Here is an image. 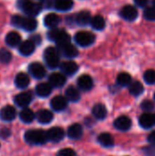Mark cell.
Here are the masks:
<instances>
[{
    "mask_svg": "<svg viewBox=\"0 0 155 156\" xmlns=\"http://www.w3.org/2000/svg\"><path fill=\"white\" fill-rule=\"evenodd\" d=\"M16 109L11 105H6L3 107L0 111V119L4 122H11L16 118Z\"/></svg>",
    "mask_w": 155,
    "mask_h": 156,
    "instance_id": "7c38bea8",
    "label": "cell"
},
{
    "mask_svg": "<svg viewBox=\"0 0 155 156\" xmlns=\"http://www.w3.org/2000/svg\"><path fill=\"white\" fill-rule=\"evenodd\" d=\"M148 141H149L150 144H155V131L152 132V133L149 134V136H148Z\"/></svg>",
    "mask_w": 155,
    "mask_h": 156,
    "instance_id": "b9f144b4",
    "label": "cell"
},
{
    "mask_svg": "<svg viewBox=\"0 0 155 156\" xmlns=\"http://www.w3.org/2000/svg\"><path fill=\"white\" fill-rule=\"evenodd\" d=\"M31 101H32V94L29 91L21 92L17 94L14 99L15 103L18 107H22V108H26V106L29 105Z\"/></svg>",
    "mask_w": 155,
    "mask_h": 156,
    "instance_id": "8fae6325",
    "label": "cell"
},
{
    "mask_svg": "<svg viewBox=\"0 0 155 156\" xmlns=\"http://www.w3.org/2000/svg\"><path fill=\"white\" fill-rule=\"evenodd\" d=\"M57 156H77V154L70 148H64L58 153Z\"/></svg>",
    "mask_w": 155,
    "mask_h": 156,
    "instance_id": "f35d334b",
    "label": "cell"
},
{
    "mask_svg": "<svg viewBox=\"0 0 155 156\" xmlns=\"http://www.w3.org/2000/svg\"><path fill=\"white\" fill-rule=\"evenodd\" d=\"M148 1L149 0H134L135 4L140 7H144L148 4Z\"/></svg>",
    "mask_w": 155,
    "mask_h": 156,
    "instance_id": "60d3db41",
    "label": "cell"
},
{
    "mask_svg": "<svg viewBox=\"0 0 155 156\" xmlns=\"http://www.w3.org/2000/svg\"><path fill=\"white\" fill-rule=\"evenodd\" d=\"M36 115L33 112L32 110L28 109V108H25L24 110H22L19 113V118L20 120L25 122V123H30L34 121Z\"/></svg>",
    "mask_w": 155,
    "mask_h": 156,
    "instance_id": "f546056e",
    "label": "cell"
},
{
    "mask_svg": "<svg viewBox=\"0 0 155 156\" xmlns=\"http://www.w3.org/2000/svg\"><path fill=\"white\" fill-rule=\"evenodd\" d=\"M67 105H68L67 98H65L63 96H60V95L59 96H55L50 101L51 108L56 112H61V111L65 110Z\"/></svg>",
    "mask_w": 155,
    "mask_h": 156,
    "instance_id": "2e32d148",
    "label": "cell"
},
{
    "mask_svg": "<svg viewBox=\"0 0 155 156\" xmlns=\"http://www.w3.org/2000/svg\"><path fill=\"white\" fill-rule=\"evenodd\" d=\"M0 134H1V136L3 137V138H5V137H8L9 136V134H10V132L7 130V129H3L1 132H0Z\"/></svg>",
    "mask_w": 155,
    "mask_h": 156,
    "instance_id": "7bdbcfd3",
    "label": "cell"
},
{
    "mask_svg": "<svg viewBox=\"0 0 155 156\" xmlns=\"http://www.w3.org/2000/svg\"><path fill=\"white\" fill-rule=\"evenodd\" d=\"M120 15L125 20L133 21L138 16V10L136 9L135 6L131 5H127L122 8V10L120 11Z\"/></svg>",
    "mask_w": 155,
    "mask_h": 156,
    "instance_id": "ba28073f",
    "label": "cell"
},
{
    "mask_svg": "<svg viewBox=\"0 0 155 156\" xmlns=\"http://www.w3.org/2000/svg\"><path fill=\"white\" fill-rule=\"evenodd\" d=\"M36 44H39L40 43V41H41V38H40V37L39 36H32V38H31Z\"/></svg>",
    "mask_w": 155,
    "mask_h": 156,
    "instance_id": "ee69618b",
    "label": "cell"
},
{
    "mask_svg": "<svg viewBox=\"0 0 155 156\" xmlns=\"http://www.w3.org/2000/svg\"><path fill=\"white\" fill-rule=\"evenodd\" d=\"M60 17L54 14V13H50V14H48L45 18H44V25L47 27H49V28H54L56 27L59 23H60Z\"/></svg>",
    "mask_w": 155,
    "mask_h": 156,
    "instance_id": "603a6c76",
    "label": "cell"
},
{
    "mask_svg": "<svg viewBox=\"0 0 155 156\" xmlns=\"http://www.w3.org/2000/svg\"><path fill=\"white\" fill-rule=\"evenodd\" d=\"M154 120H155V115H154Z\"/></svg>",
    "mask_w": 155,
    "mask_h": 156,
    "instance_id": "7dc6e473",
    "label": "cell"
},
{
    "mask_svg": "<svg viewBox=\"0 0 155 156\" xmlns=\"http://www.w3.org/2000/svg\"><path fill=\"white\" fill-rule=\"evenodd\" d=\"M117 83L120 86H128L132 83V77L129 73L126 72H122L118 75L117 77Z\"/></svg>",
    "mask_w": 155,
    "mask_h": 156,
    "instance_id": "836d02e7",
    "label": "cell"
},
{
    "mask_svg": "<svg viewBox=\"0 0 155 156\" xmlns=\"http://www.w3.org/2000/svg\"><path fill=\"white\" fill-rule=\"evenodd\" d=\"M143 16L147 20L155 21V7H147L144 9Z\"/></svg>",
    "mask_w": 155,
    "mask_h": 156,
    "instance_id": "8d00e7d4",
    "label": "cell"
},
{
    "mask_svg": "<svg viewBox=\"0 0 155 156\" xmlns=\"http://www.w3.org/2000/svg\"><path fill=\"white\" fill-rule=\"evenodd\" d=\"M12 25L16 27L23 28L26 31H34L37 27V22L33 17H25L18 15H15L11 18Z\"/></svg>",
    "mask_w": 155,
    "mask_h": 156,
    "instance_id": "6da1fadb",
    "label": "cell"
},
{
    "mask_svg": "<svg viewBox=\"0 0 155 156\" xmlns=\"http://www.w3.org/2000/svg\"><path fill=\"white\" fill-rule=\"evenodd\" d=\"M58 50L60 54H62L64 57L68 58H74L79 54L77 48L74 45H72L70 41L58 44Z\"/></svg>",
    "mask_w": 155,
    "mask_h": 156,
    "instance_id": "52a82bcc",
    "label": "cell"
},
{
    "mask_svg": "<svg viewBox=\"0 0 155 156\" xmlns=\"http://www.w3.org/2000/svg\"><path fill=\"white\" fill-rule=\"evenodd\" d=\"M48 82L54 88H60V87L64 86L66 83L65 74L59 73V72L52 73L48 78Z\"/></svg>",
    "mask_w": 155,
    "mask_h": 156,
    "instance_id": "5bb4252c",
    "label": "cell"
},
{
    "mask_svg": "<svg viewBox=\"0 0 155 156\" xmlns=\"http://www.w3.org/2000/svg\"><path fill=\"white\" fill-rule=\"evenodd\" d=\"M92 113H93V115H94V117L96 119L103 120L107 116V109L103 104L98 103V104L94 105V107L92 109Z\"/></svg>",
    "mask_w": 155,
    "mask_h": 156,
    "instance_id": "83f0119b",
    "label": "cell"
},
{
    "mask_svg": "<svg viewBox=\"0 0 155 156\" xmlns=\"http://www.w3.org/2000/svg\"><path fill=\"white\" fill-rule=\"evenodd\" d=\"M48 37L49 40L54 41L57 44H61L70 41L69 35L63 29H58V28L50 29L48 33Z\"/></svg>",
    "mask_w": 155,
    "mask_h": 156,
    "instance_id": "5b68a950",
    "label": "cell"
},
{
    "mask_svg": "<svg viewBox=\"0 0 155 156\" xmlns=\"http://www.w3.org/2000/svg\"><path fill=\"white\" fill-rule=\"evenodd\" d=\"M75 42L81 47H89L95 41V36L88 31H79L74 37Z\"/></svg>",
    "mask_w": 155,
    "mask_h": 156,
    "instance_id": "8992f818",
    "label": "cell"
},
{
    "mask_svg": "<svg viewBox=\"0 0 155 156\" xmlns=\"http://www.w3.org/2000/svg\"><path fill=\"white\" fill-rule=\"evenodd\" d=\"M83 134V128L79 123H74L68 129V136L72 140H78L81 138Z\"/></svg>",
    "mask_w": 155,
    "mask_h": 156,
    "instance_id": "d6986e66",
    "label": "cell"
},
{
    "mask_svg": "<svg viewBox=\"0 0 155 156\" xmlns=\"http://www.w3.org/2000/svg\"><path fill=\"white\" fill-rule=\"evenodd\" d=\"M17 7L28 16H36L42 10V5L32 2L31 0H17Z\"/></svg>",
    "mask_w": 155,
    "mask_h": 156,
    "instance_id": "7a4b0ae2",
    "label": "cell"
},
{
    "mask_svg": "<svg viewBox=\"0 0 155 156\" xmlns=\"http://www.w3.org/2000/svg\"><path fill=\"white\" fill-rule=\"evenodd\" d=\"M54 6L58 11H68L70 10L73 6V1L72 0H55Z\"/></svg>",
    "mask_w": 155,
    "mask_h": 156,
    "instance_id": "4dcf8cb0",
    "label": "cell"
},
{
    "mask_svg": "<svg viewBox=\"0 0 155 156\" xmlns=\"http://www.w3.org/2000/svg\"><path fill=\"white\" fill-rule=\"evenodd\" d=\"M47 135H48V141L52 143H58L64 138L65 132L60 127H53V128H50L47 132Z\"/></svg>",
    "mask_w": 155,
    "mask_h": 156,
    "instance_id": "30bf717a",
    "label": "cell"
},
{
    "mask_svg": "<svg viewBox=\"0 0 155 156\" xmlns=\"http://www.w3.org/2000/svg\"><path fill=\"white\" fill-rule=\"evenodd\" d=\"M142 109L146 111V112H151L154 109V104L152 101L149 100H145L142 102Z\"/></svg>",
    "mask_w": 155,
    "mask_h": 156,
    "instance_id": "74e56055",
    "label": "cell"
},
{
    "mask_svg": "<svg viewBox=\"0 0 155 156\" xmlns=\"http://www.w3.org/2000/svg\"><path fill=\"white\" fill-rule=\"evenodd\" d=\"M78 86L81 90L88 91L93 87V80L90 75L84 74L78 79Z\"/></svg>",
    "mask_w": 155,
    "mask_h": 156,
    "instance_id": "e0dca14e",
    "label": "cell"
},
{
    "mask_svg": "<svg viewBox=\"0 0 155 156\" xmlns=\"http://www.w3.org/2000/svg\"><path fill=\"white\" fill-rule=\"evenodd\" d=\"M30 80L27 74L20 72L16 76L15 79V84L18 89H26L29 85Z\"/></svg>",
    "mask_w": 155,
    "mask_h": 156,
    "instance_id": "cb8c5ba5",
    "label": "cell"
},
{
    "mask_svg": "<svg viewBox=\"0 0 155 156\" xmlns=\"http://www.w3.org/2000/svg\"><path fill=\"white\" fill-rule=\"evenodd\" d=\"M35 48H36V43L32 39H29L22 42L19 45L18 51L23 56H30L35 51Z\"/></svg>",
    "mask_w": 155,
    "mask_h": 156,
    "instance_id": "9a60e30c",
    "label": "cell"
},
{
    "mask_svg": "<svg viewBox=\"0 0 155 156\" xmlns=\"http://www.w3.org/2000/svg\"><path fill=\"white\" fill-rule=\"evenodd\" d=\"M91 21V16L89 11H81L76 16V23L79 26H87Z\"/></svg>",
    "mask_w": 155,
    "mask_h": 156,
    "instance_id": "4316f807",
    "label": "cell"
},
{
    "mask_svg": "<svg viewBox=\"0 0 155 156\" xmlns=\"http://www.w3.org/2000/svg\"><path fill=\"white\" fill-rule=\"evenodd\" d=\"M153 6L155 7V0H153Z\"/></svg>",
    "mask_w": 155,
    "mask_h": 156,
    "instance_id": "f6af8a7d",
    "label": "cell"
},
{
    "mask_svg": "<svg viewBox=\"0 0 155 156\" xmlns=\"http://www.w3.org/2000/svg\"><path fill=\"white\" fill-rule=\"evenodd\" d=\"M114 126L120 131H128L132 127V121L128 116L122 115L115 120Z\"/></svg>",
    "mask_w": 155,
    "mask_h": 156,
    "instance_id": "ac0fdd59",
    "label": "cell"
},
{
    "mask_svg": "<svg viewBox=\"0 0 155 156\" xmlns=\"http://www.w3.org/2000/svg\"><path fill=\"white\" fill-rule=\"evenodd\" d=\"M12 59V54L5 48L0 49V62L4 64H7Z\"/></svg>",
    "mask_w": 155,
    "mask_h": 156,
    "instance_id": "e575fe53",
    "label": "cell"
},
{
    "mask_svg": "<svg viewBox=\"0 0 155 156\" xmlns=\"http://www.w3.org/2000/svg\"><path fill=\"white\" fill-rule=\"evenodd\" d=\"M25 141L33 145H41L47 143L48 135L42 130H29L25 133Z\"/></svg>",
    "mask_w": 155,
    "mask_h": 156,
    "instance_id": "3957f363",
    "label": "cell"
},
{
    "mask_svg": "<svg viewBox=\"0 0 155 156\" xmlns=\"http://www.w3.org/2000/svg\"><path fill=\"white\" fill-rule=\"evenodd\" d=\"M91 27L96 30H102L105 27V19L101 16H95L90 21Z\"/></svg>",
    "mask_w": 155,
    "mask_h": 156,
    "instance_id": "1f68e13d",
    "label": "cell"
},
{
    "mask_svg": "<svg viewBox=\"0 0 155 156\" xmlns=\"http://www.w3.org/2000/svg\"><path fill=\"white\" fill-rule=\"evenodd\" d=\"M28 71L29 73L37 80L43 79L46 75V69L44 66L38 62H33L28 66Z\"/></svg>",
    "mask_w": 155,
    "mask_h": 156,
    "instance_id": "9c48e42d",
    "label": "cell"
},
{
    "mask_svg": "<svg viewBox=\"0 0 155 156\" xmlns=\"http://www.w3.org/2000/svg\"><path fill=\"white\" fill-rule=\"evenodd\" d=\"M65 95H66L67 100H69L70 101H73V102H76V101H78L80 99V93H79V91L78 90V89H76L73 86H69L66 90Z\"/></svg>",
    "mask_w": 155,
    "mask_h": 156,
    "instance_id": "f1b7e54d",
    "label": "cell"
},
{
    "mask_svg": "<svg viewBox=\"0 0 155 156\" xmlns=\"http://www.w3.org/2000/svg\"><path fill=\"white\" fill-rule=\"evenodd\" d=\"M143 79L147 84L153 85L155 83V70L154 69H148L144 72Z\"/></svg>",
    "mask_w": 155,
    "mask_h": 156,
    "instance_id": "d590c367",
    "label": "cell"
},
{
    "mask_svg": "<svg viewBox=\"0 0 155 156\" xmlns=\"http://www.w3.org/2000/svg\"><path fill=\"white\" fill-rule=\"evenodd\" d=\"M52 91V86L49 83H39L36 87V92L39 97L46 98L50 95Z\"/></svg>",
    "mask_w": 155,
    "mask_h": 156,
    "instance_id": "d4e9b609",
    "label": "cell"
},
{
    "mask_svg": "<svg viewBox=\"0 0 155 156\" xmlns=\"http://www.w3.org/2000/svg\"><path fill=\"white\" fill-rule=\"evenodd\" d=\"M60 69L63 74L67 76H72L79 70V66L75 61H64L60 64Z\"/></svg>",
    "mask_w": 155,
    "mask_h": 156,
    "instance_id": "4fadbf2b",
    "label": "cell"
},
{
    "mask_svg": "<svg viewBox=\"0 0 155 156\" xmlns=\"http://www.w3.org/2000/svg\"><path fill=\"white\" fill-rule=\"evenodd\" d=\"M36 117L37 119V121L42 123V124H48L49 122H52L53 118H54V115L53 113L48 111V110H40L37 112L36 114Z\"/></svg>",
    "mask_w": 155,
    "mask_h": 156,
    "instance_id": "ffe728a7",
    "label": "cell"
},
{
    "mask_svg": "<svg viewBox=\"0 0 155 156\" xmlns=\"http://www.w3.org/2000/svg\"><path fill=\"white\" fill-rule=\"evenodd\" d=\"M143 90H144V88L140 81H133L132 83L130 84L129 90H130V93L133 96L141 95L143 92Z\"/></svg>",
    "mask_w": 155,
    "mask_h": 156,
    "instance_id": "d6a6232c",
    "label": "cell"
},
{
    "mask_svg": "<svg viewBox=\"0 0 155 156\" xmlns=\"http://www.w3.org/2000/svg\"><path fill=\"white\" fill-rule=\"evenodd\" d=\"M139 123L143 129H150L155 123L154 116L148 112L143 113L139 119Z\"/></svg>",
    "mask_w": 155,
    "mask_h": 156,
    "instance_id": "44dd1931",
    "label": "cell"
},
{
    "mask_svg": "<svg viewBox=\"0 0 155 156\" xmlns=\"http://www.w3.org/2000/svg\"><path fill=\"white\" fill-rule=\"evenodd\" d=\"M98 142L100 143V145H102L103 147L109 148V147H112L114 144V139L112 137V135L109 133H102L98 136Z\"/></svg>",
    "mask_w": 155,
    "mask_h": 156,
    "instance_id": "7402d4cb",
    "label": "cell"
},
{
    "mask_svg": "<svg viewBox=\"0 0 155 156\" xmlns=\"http://www.w3.org/2000/svg\"><path fill=\"white\" fill-rule=\"evenodd\" d=\"M44 59L49 69H56L59 66V52L58 48L48 47L44 51Z\"/></svg>",
    "mask_w": 155,
    "mask_h": 156,
    "instance_id": "277c9868",
    "label": "cell"
},
{
    "mask_svg": "<svg viewBox=\"0 0 155 156\" xmlns=\"http://www.w3.org/2000/svg\"><path fill=\"white\" fill-rule=\"evenodd\" d=\"M154 100H155V93H154Z\"/></svg>",
    "mask_w": 155,
    "mask_h": 156,
    "instance_id": "bcb514c9",
    "label": "cell"
},
{
    "mask_svg": "<svg viewBox=\"0 0 155 156\" xmlns=\"http://www.w3.org/2000/svg\"><path fill=\"white\" fill-rule=\"evenodd\" d=\"M144 152L148 156H155V144H152V146L145 148Z\"/></svg>",
    "mask_w": 155,
    "mask_h": 156,
    "instance_id": "ab89813d",
    "label": "cell"
},
{
    "mask_svg": "<svg viewBox=\"0 0 155 156\" xmlns=\"http://www.w3.org/2000/svg\"><path fill=\"white\" fill-rule=\"evenodd\" d=\"M21 41V37L17 32L11 31L5 37V43L9 47H16Z\"/></svg>",
    "mask_w": 155,
    "mask_h": 156,
    "instance_id": "484cf974",
    "label": "cell"
}]
</instances>
